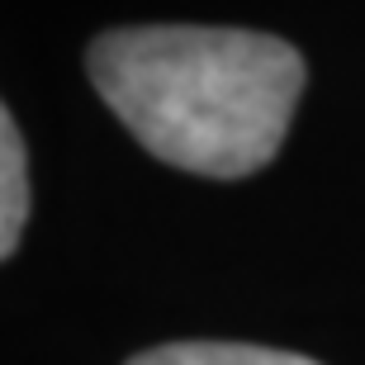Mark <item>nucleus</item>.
<instances>
[{
    "mask_svg": "<svg viewBox=\"0 0 365 365\" xmlns=\"http://www.w3.org/2000/svg\"><path fill=\"white\" fill-rule=\"evenodd\" d=\"M86 71L152 157L218 180L271 162L304 95L299 48L257 29H109L91 43Z\"/></svg>",
    "mask_w": 365,
    "mask_h": 365,
    "instance_id": "1",
    "label": "nucleus"
},
{
    "mask_svg": "<svg viewBox=\"0 0 365 365\" xmlns=\"http://www.w3.org/2000/svg\"><path fill=\"white\" fill-rule=\"evenodd\" d=\"M29 218V162H24V138L14 128L10 109L0 105V261L19 247Z\"/></svg>",
    "mask_w": 365,
    "mask_h": 365,
    "instance_id": "2",
    "label": "nucleus"
},
{
    "mask_svg": "<svg viewBox=\"0 0 365 365\" xmlns=\"http://www.w3.org/2000/svg\"><path fill=\"white\" fill-rule=\"evenodd\" d=\"M128 365H318L294 351H271V346H242V341H171L133 356Z\"/></svg>",
    "mask_w": 365,
    "mask_h": 365,
    "instance_id": "3",
    "label": "nucleus"
}]
</instances>
